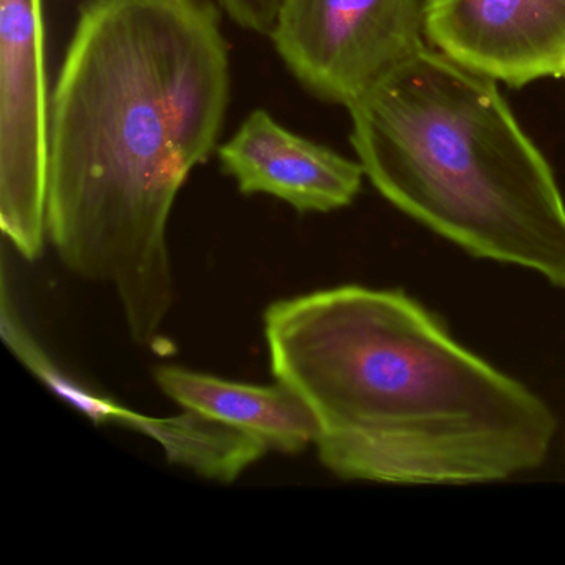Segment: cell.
<instances>
[{"mask_svg": "<svg viewBox=\"0 0 565 565\" xmlns=\"http://www.w3.org/2000/svg\"><path fill=\"white\" fill-rule=\"evenodd\" d=\"M426 41L482 77H565V0H423Z\"/></svg>", "mask_w": 565, "mask_h": 565, "instance_id": "8992f818", "label": "cell"}, {"mask_svg": "<svg viewBox=\"0 0 565 565\" xmlns=\"http://www.w3.org/2000/svg\"><path fill=\"white\" fill-rule=\"evenodd\" d=\"M383 198L482 259L565 289V201L494 81L423 49L349 107Z\"/></svg>", "mask_w": 565, "mask_h": 565, "instance_id": "3957f363", "label": "cell"}, {"mask_svg": "<svg viewBox=\"0 0 565 565\" xmlns=\"http://www.w3.org/2000/svg\"><path fill=\"white\" fill-rule=\"evenodd\" d=\"M286 0H217L234 24L254 34L273 35Z\"/></svg>", "mask_w": 565, "mask_h": 565, "instance_id": "9c48e42d", "label": "cell"}, {"mask_svg": "<svg viewBox=\"0 0 565 565\" xmlns=\"http://www.w3.org/2000/svg\"><path fill=\"white\" fill-rule=\"evenodd\" d=\"M221 168L243 194H267L299 213H330L353 203L362 164L299 137L266 110H254L217 148Z\"/></svg>", "mask_w": 565, "mask_h": 565, "instance_id": "52a82bcc", "label": "cell"}, {"mask_svg": "<svg viewBox=\"0 0 565 565\" xmlns=\"http://www.w3.org/2000/svg\"><path fill=\"white\" fill-rule=\"evenodd\" d=\"M264 333L274 376L313 413L320 461L339 478L469 484L547 458L548 406L399 290L277 300Z\"/></svg>", "mask_w": 565, "mask_h": 565, "instance_id": "7a4b0ae2", "label": "cell"}, {"mask_svg": "<svg viewBox=\"0 0 565 565\" xmlns=\"http://www.w3.org/2000/svg\"><path fill=\"white\" fill-rule=\"evenodd\" d=\"M230 94L210 0H84L51 97L47 234L72 273L114 287L138 345L173 307L168 221Z\"/></svg>", "mask_w": 565, "mask_h": 565, "instance_id": "6da1fadb", "label": "cell"}, {"mask_svg": "<svg viewBox=\"0 0 565 565\" xmlns=\"http://www.w3.org/2000/svg\"><path fill=\"white\" fill-rule=\"evenodd\" d=\"M154 380L161 392L183 409L217 419L259 441L267 451H302L316 445L313 413L284 383L249 385L180 366H158Z\"/></svg>", "mask_w": 565, "mask_h": 565, "instance_id": "ba28073f", "label": "cell"}, {"mask_svg": "<svg viewBox=\"0 0 565 565\" xmlns=\"http://www.w3.org/2000/svg\"><path fill=\"white\" fill-rule=\"evenodd\" d=\"M49 117L42 0H0V226L28 260L47 234Z\"/></svg>", "mask_w": 565, "mask_h": 565, "instance_id": "5b68a950", "label": "cell"}, {"mask_svg": "<svg viewBox=\"0 0 565 565\" xmlns=\"http://www.w3.org/2000/svg\"><path fill=\"white\" fill-rule=\"evenodd\" d=\"M290 74L349 108L425 49L419 0H286L273 35Z\"/></svg>", "mask_w": 565, "mask_h": 565, "instance_id": "277c9868", "label": "cell"}]
</instances>
